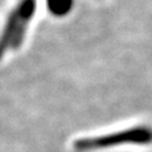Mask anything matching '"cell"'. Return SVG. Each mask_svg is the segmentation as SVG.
Segmentation results:
<instances>
[{
  "instance_id": "obj_2",
  "label": "cell",
  "mask_w": 152,
  "mask_h": 152,
  "mask_svg": "<svg viewBox=\"0 0 152 152\" xmlns=\"http://www.w3.org/2000/svg\"><path fill=\"white\" fill-rule=\"evenodd\" d=\"M34 10H35V0H20V3L12 12L9 19L3 39L4 49L6 47L17 48L20 45L22 39L24 36L26 23L32 17Z\"/></svg>"
},
{
  "instance_id": "obj_1",
  "label": "cell",
  "mask_w": 152,
  "mask_h": 152,
  "mask_svg": "<svg viewBox=\"0 0 152 152\" xmlns=\"http://www.w3.org/2000/svg\"><path fill=\"white\" fill-rule=\"evenodd\" d=\"M120 145H152V128L147 126H135L125 131L113 132L97 137L80 138L73 141V150L77 152H88L105 150Z\"/></svg>"
}]
</instances>
